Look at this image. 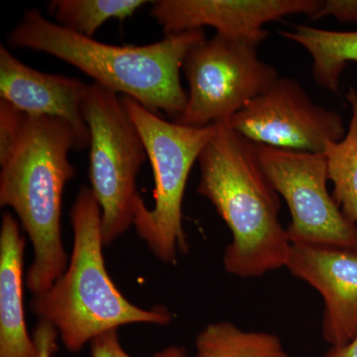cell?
Here are the masks:
<instances>
[{
    "label": "cell",
    "instance_id": "cell-6",
    "mask_svg": "<svg viewBox=\"0 0 357 357\" xmlns=\"http://www.w3.org/2000/svg\"><path fill=\"white\" fill-rule=\"evenodd\" d=\"M84 119L91 132V189L102 208V243L107 246L133 225L141 198L136 178L148 156L135 124L114 91L91 84Z\"/></svg>",
    "mask_w": 357,
    "mask_h": 357
},
{
    "label": "cell",
    "instance_id": "cell-4",
    "mask_svg": "<svg viewBox=\"0 0 357 357\" xmlns=\"http://www.w3.org/2000/svg\"><path fill=\"white\" fill-rule=\"evenodd\" d=\"M70 220L74 244L69 267L48 291L34 295L33 314L57 328L70 352L121 326L169 325L172 316L165 307L144 310L131 304L110 279L102 255V208L91 188L79 189Z\"/></svg>",
    "mask_w": 357,
    "mask_h": 357
},
{
    "label": "cell",
    "instance_id": "cell-22",
    "mask_svg": "<svg viewBox=\"0 0 357 357\" xmlns=\"http://www.w3.org/2000/svg\"><path fill=\"white\" fill-rule=\"evenodd\" d=\"M321 357H357V335L349 344L342 347H330Z\"/></svg>",
    "mask_w": 357,
    "mask_h": 357
},
{
    "label": "cell",
    "instance_id": "cell-13",
    "mask_svg": "<svg viewBox=\"0 0 357 357\" xmlns=\"http://www.w3.org/2000/svg\"><path fill=\"white\" fill-rule=\"evenodd\" d=\"M25 239L17 220L2 215L0 230V357H36L25 325L23 255Z\"/></svg>",
    "mask_w": 357,
    "mask_h": 357
},
{
    "label": "cell",
    "instance_id": "cell-16",
    "mask_svg": "<svg viewBox=\"0 0 357 357\" xmlns=\"http://www.w3.org/2000/svg\"><path fill=\"white\" fill-rule=\"evenodd\" d=\"M347 102L351 117L344 137L328 142L325 152L328 180L333 185V197L345 218L357 225V91L349 88Z\"/></svg>",
    "mask_w": 357,
    "mask_h": 357
},
{
    "label": "cell",
    "instance_id": "cell-8",
    "mask_svg": "<svg viewBox=\"0 0 357 357\" xmlns=\"http://www.w3.org/2000/svg\"><path fill=\"white\" fill-rule=\"evenodd\" d=\"M252 144L263 172L290 211L291 243L357 250V225L345 218L328 191L325 154Z\"/></svg>",
    "mask_w": 357,
    "mask_h": 357
},
{
    "label": "cell",
    "instance_id": "cell-21",
    "mask_svg": "<svg viewBox=\"0 0 357 357\" xmlns=\"http://www.w3.org/2000/svg\"><path fill=\"white\" fill-rule=\"evenodd\" d=\"M59 332L49 321L40 319L33 333V342L37 349L36 357H53L57 351Z\"/></svg>",
    "mask_w": 357,
    "mask_h": 357
},
{
    "label": "cell",
    "instance_id": "cell-1",
    "mask_svg": "<svg viewBox=\"0 0 357 357\" xmlns=\"http://www.w3.org/2000/svg\"><path fill=\"white\" fill-rule=\"evenodd\" d=\"M197 192L215 206L232 234L223 266L241 278H257L286 266L291 243L279 220V194L263 172L252 142L227 123L199 156Z\"/></svg>",
    "mask_w": 357,
    "mask_h": 357
},
{
    "label": "cell",
    "instance_id": "cell-2",
    "mask_svg": "<svg viewBox=\"0 0 357 357\" xmlns=\"http://www.w3.org/2000/svg\"><path fill=\"white\" fill-rule=\"evenodd\" d=\"M206 38L204 29H192L144 46H116L66 29L38 10H28L9 33L8 43L60 59L103 88L176 119L188 102L180 79L185 55Z\"/></svg>",
    "mask_w": 357,
    "mask_h": 357
},
{
    "label": "cell",
    "instance_id": "cell-18",
    "mask_svg": "<svg viewBox=\"0 0 357 357\" xmlns=\"http://www.w3.org/2000/svg\"><path fill=\"white\" fill-rule=\"evenodd\" d=\"M25 114L0 98V162L13 151L20 137Z\"/></svg>",
    "mask_w": 357,
    "mask_h": 357
},
{
    "label": "cell",
    "instance_id": "cell-20",
    "mask_svg": "<svg viewBox=\"0 0 357 357\" xmlns=\"http://www.w3.org/2000/svg\"><path fill=\"white\" fill-rule=\"evenodd\" d=\"M332 16L340 22L356 23L357 0H323L312 20Z\"/></svg>",
    "mask_w": 357,
    "mask_h": 357
},
{
    "label": "cell",
    "instance_id": "cell-17",
    "mask_svg": "<svg viewBox=\"0 0 357 357\" xmlns=\"http://www.w3.org/2000/svg\"><path fill=\"white\" fill-rule=\"evenodd\" d=\"M146 3L145 0H54L49 13L58 25L93 38L103 23L112 18L126 20Z\"/></svg>",
    "mask_w": 357,
    "mask_h": 357
},
{
    "label": "cell",
    "instance_id": "cell-9",
    "mask_svg": "<svg viewBox=\"0 0 357 357\" xmlns=\"http://www.w3.org/2000/svg\"><path fill=\"white\" fill-rule=\"evenodd\" d=\"M225 123L256 144L310 153H324L347 132L342 115L317 105L290 77L275 79Z\"/></svg>",
    "mask_w": 357,
    "mask_h": 357
},
{
    "label": "cell",
    "instance_id": "cell-14",
    "mask_svg": "<svg viewBox=\"0 0 357 357\" xmlns=\"http://www.w3.org/2000/svg\"><path fill=\"white\" fill-rule=\"evenodd\" d=\"M279 34L309 52L312 79L321 88L338 95L345 66L357 62V31H333L300 24Z\"/></svg>",
    "mask_w": 357,
    "mask_h": 357
},
{
    "label": "cell",
    "instance_id": "cell-5",
    "mask_svg": "<svg viewBox=\"0 0 357 357\" xmlns=\"http://www.w3.org/2000/svg\"><path fill=\"white\" fill-rule=\"evenodd\" d=\"M121 102L142 138L155 178L154 208L138 199L133 225L161 261L176 264L178 251H189L182 225L185 185L215 126L189 128L161 119L129 96H122Z\"/></svg>",
    "mask_w": 357,
    "mask_h": 357
},
{
    "label": "cell",
    "instance_id": "cell-10",
    "mask_svg": "<svg viewBox=\"0 0 357 357\" xmlns=\"http://www.w3.org/2000/svg\"><path fill=\"white\" fill-rule=\"evenodd\" d=\"M150 14L165 35L215 28L225 38L255 46L269 36L264 25L286 16L314 17L321 0H156Z\"/></svg>",
    "mask_w": 357,
    "mask_h": 357
},
{
    "label": "cell",
    "instance_id": "cell-19",
    "mask_svg": "<svg viewBox=\"0 0 357 357\" xmlns=\"http://www.w3.org/2000/svg\"><path fill=\"white\" fill-rule=\"evenodd\" d=\"M91 357H132L122 349L117 330L109 331L91 342ZM153 357H189L187 349L180 345H171L157 352Z\"/></svg>",
    "mask_w": 357,
    "mask_h": 357
},
{
    "label": "cell",
    "instance_id": "cell-11",
    "mask_svg": "<svg viewBox=\"0 0 357 357\" xmlns=\"http://www.w3.org/2000/svg\"><path fill=\"white\" fill-rule=\"evenodd\" d=\"M285 268L323 297L321 333L326 344H349L357 335V250L293 243Z\"/></svg>",
    "mask_w": 357,
    "mask_h": 357
},
{
    "label": "cell",
    "instance_id": "cell-7",
    "mask_svg": "<svg viewBox=\"0 0 357 357\" xmlns=\"http://www.w3.org/2000/svg\"><path fill=\"white\" fill-rule=\"evenodd\" d=\"M182 69L189 93L175 122L189 128L225 123L279 77L257 46L218 34L195 45Z\"/></svg>",
    "mask_w": 357,
    "mask_h": 357
},
{
    "label": "cell",
    "instance_id": "cell-15",
    "mask_svg": "<svg viewBox=\"0 0 357 357\" xmlns=\"http://www.w3.org/2000/svg\"><path fill=\"white\" fill-rule=\"evenodd\" d=\"M196 357H290L274 333L248 332L230 321L210 324L196 338Z\"/></svg>",
    "mask_w": 357,
    "mask_h": 357
},
{
    "label": "cell",
    "instance_id": "cell-3",
    "mask_svg": "<svg viewBox=\"0 0 357 357\" xmlns=\"http://www.w3.org/2000/svg\"><path fill=\"white\" fill-rule=\"evenodd\" d=\"M70 150L77 140L67 121L25 114L15 146L0 162V206L15 211L34 250L26 276L34 295L48 291L67 268L61 215L65 185L76 174Z\"/></svg>",
    "mask_w": 357,
    "mask_h": 357
},
{
    "label": "cell",
    "instance_id": "cell-12",
    "mask_svg": "<svg viewBox=\"0 0 357 357\" xmlns=\"http://www.w3.org/2000/svg\"><path fill=\"white\" fill-rule=\"evenodd\" d=\"M91 84L32 69L0 46V96L25 114L63 119L74 129L77 150L91 145L84 103Z\"/></svg>",
    "mask_w": 357,
    "mask_h": 357
}]
</instances>
